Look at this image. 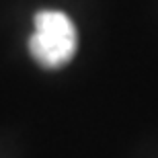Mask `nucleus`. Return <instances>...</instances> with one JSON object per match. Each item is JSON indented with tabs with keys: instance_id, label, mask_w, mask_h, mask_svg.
<instances>
[{
	"instance_id": "nucleus-1",
	"label": "nucleus",
	"mask_w": 158,
	"mask_h": 158,
	"mask_svg": "<svg viewBox=\"0 0 158 158\" xmlns=\"http://www.w3.org/2000/svg\"><path fill=\"white\" fill-rule=\"evenodd\" d=\"M78 47L76 27L62 10H41L35 15V31L29 37V52L39 66L56 70L74 58Z\"/></svg>"
}]
</instances>
